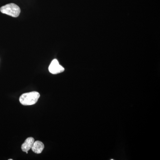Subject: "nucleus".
<instances>
[{"instance_id": "nucleus-5", "label": "nucleus", "mask_w": 160, "mask_h": 160, "mask_svg": "<svg viewBox=\"0 0 160 160\" xmlns=\"http://www.w3.org/2000/svg\"><path fill=\"white\" fill-rule=\"evenodd\" d=\"M32 150L37 154H40L44 149V145L42 142L37 141L34 142L31 148Z\"/></svg>"}, {"instance_id": "nucleus-4", "label": "nucleus", "mask_w": 160, "mask_h": 160, "mask_svg": "<svg viewBox=\"0 0 160 160\" xmlns=\"http://www.w3.org/2000/svg\"><path fill=\"white\" fill-rule=\"evenodd\" d=\"M34 142V139L33 138L29 137L26 139L25 142L22 145V150L24 152H26V153H28V151L31 149Z\"/></svg>"}, {"instance_id": "nucleus-1", "label": "nucleus", "mask_w": 160, "mask_h": 160, "mask_svg": "<svg viewBox=\"0 0 160 160\" xmlns=\"http://www.w3.org/2000/svg\"><path fill=\"white\" fill-rule=\"evenodd\" d=\"M40 95L37 92H32L24 93L19 98L20 103L23 106H31L37 102Z\"/></svg>"}, {"instance_id": "nucleus-2", "label": "nucleus", "mask_w": 160, "mask_h": 160, "mask_svg": "<svg viewBox=\"0 0 160 160\" xmlns=\"http://www.w3.org/2000/svg\"><path fill=\"white\" fill-rule=\"evenodd\" d=\"M2 13L10 16L12 17L17 18L19 16L21 12L20 7L14 3H10L2 6L0 8Z\"/></svg>"}, {"instance_id": "nucleus-6", "label": "nucleus", "mask_w": 160, "mask_h": 160, "mask_svg": "<svg viewBox=\"0 0 160 160\" xmlns=\"http://www.w3.org/2000/svg\"><path fill=\"white\" fill-rule=\"evenodd\" d=\"M9 160H12V159H9Z\"/></svg>"}, {"instance_id": "nucleus-3", "label": "nucleus", "mask_w": 160, "mask_h": 160, "mask_svg": "<svg viewBox=\"0 0 160 160\" xmlns=\"http://www.w3.org/2000/svg\"><path fill=\"white\" fill-rule=\"evenodd\" d=\"M49 70L50 73L56 74L63 72L65 69L60 65L57 60L54 59L51 62L49 67Z\"/></svg>"}]
</instances>
